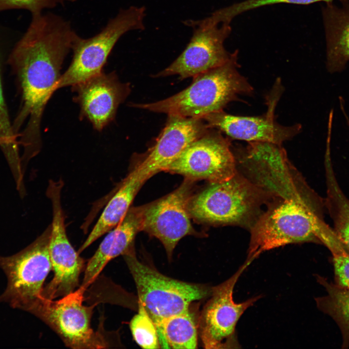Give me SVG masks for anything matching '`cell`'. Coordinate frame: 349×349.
<instances>
[{
	"instance_id": "cell-1",
	"label": "cell",
	"mask_w": 349,
	"mask_h": 349,
	"mask_svg": "<svg viewBox=\"0 0 349 349\" xmlns=\"http://www.w3.org/2000/svg\"><path fill=\"white\" fill-rule=\"evenodd\" d=\"M78 36L70 22L58 15H34L9 57L8 63L19 83L22 102L13 128L26 158L39 150L44 111L56 91L62 64Z\"/></svg>"
},
{
	"instance_id": "cell-2",
	"label": "cell",
	"mask_w": 349,
	"mask_h": 349,
	"mask_svg": "<svg viewBox=\"0 0 349 349\" xmlns=\"http://www.w3.org/2000/svg\"><path fill=\"white\" fill-rule=\"evenodd\" d=\"M314 196L300 192L284 196L260 215L252 225L247 259L289 244L320 241L328 246L335 240L323 220L322 202Z\"/></svg>"
},
{
	"instance_id": "cell-3",
	"label": "cell",
	"mask_w": 349,
	"mask_h": 349,
	"mask_svg": "<svg viewBox=\"0 0 349 349\" xmlns=\"http://www.w3.org/2000/svg\"><path fill=\"white\" fill-rule=\"evenodd\" d=\"M238 50L223 64L197 75L182 91L164 99L131 106L168 115L200 118L222 109L240 95L252 94L253 88L238 68Z\"/></svg>"
},
{
	"instance_id": "cell-4",
	"label": "cell",
	"mask_w": 349,
	"mask_h": 349,
	"mask_svg": "<svg viewBox=\"0 0 349 349\" xmlns=\"http://www.w3.org/2000/svg\"><path fill=\"white\" fill-rule=\"evenodd\" d=\"M135 282L138 301L156 326L190 309L191 303L209 297L212 287L166 276L137 258L133 248L123 255Z\"/></svg>"
},
{
	"instance_id": "cell-5",
	"label": "cell",
	"mask_w": 349,
	"mask_h": 349,
	"mask_svg": "<svg viewBox=\"0 0 349 349\" xmlns=\"http://www.w3.org/2000/svg\"><path fill=\"white\" fill-rule=\"evenodd\" d=\"M263 196L260 186L237 172L227 180L210 183L191 196L188 209L190 217L198 222L240 224L255 215Z\"/></svg>"
},
{
	"instance_id": "cell-6",
	"label": "cell",
	"mask_w": 349,
	"mask_h": 349,
	"mask_svg": "<svg viewBox=\"0 0 349 349\" xmlns=\"http://www.w3.org/2000/svg\"><path fill=\"white\" fill-rule=\"evenodd\" d=\"M50 234V225L22 251L11 256L0 255V268L7 280L0 302L30 313L35 308L52 269L48 250Z\"/></svg>"
},
{
	"instance_id": "cell-7",
	"label": "cell",
	"mask_w": 349,
	"mask_h": 349,
	"mask_svg": "<svg viewBox=\"0 0 349 349\" xmlns=\"http://www.w3.org/2000/svg\"><path fill=\"white\" fill-rule=\"evenodd\" d=\"M146 8L131 6L121 9L109 20L97 34L89 38L78 36L72 50L73 57L66 71L61 75L56 90L78 83L100 73L119 39L126 32L145 29Z\"/></svg>"
},
{
	"instance_id": "cell-8",
	"label": "cell",
	"mask_w": 349,
	"mask_h": 349,
	"mask_svg": "<svg viewBox=\"0 0 349 349\" xmlns=\"http://www.w3.org/2000/svg\"><path fill=\"white\" fill-rule=\"evenodd\" d=\"M192 29V34L180 55L167 67L154 77L177 75L181 79L219 67L230 58L224 42L231 32L230 23L223 20L216 11L201 19L183 21Z\"/></svg>"
},
{
	"instance_id": "cell-9",
	"label": "cell",
	"mask_w": 349,
	"mask_h": 349,
	"mask_svg": "<svg viewBox=\"0 0 349 349\" xmlns=\"http://www.w3.org/2000/svg\"><path fill=\"white\" fill-rule=\"evenodd\" d=\"M85 290L80 286L58 300L42 296L31 313L48 325L69 348H105L108 344L104 337L91 327L94 306L83 304Z\"/></svg>"
},
{
	"instance_id": "cell-10",
	"label": "cell",
	"mask_w": 349,
	"mask_h": 349,
	"mask_svg": "<svg viewBox=\"0 0 349 349\" xmlns=\"http://www.w3.org/2000/svg\"><path fill=\"white\" fill-rule=\"evenodd\" d=\"M252 262L247 259L229 279L212 287L209 299L202 311L198 323L205 348H239L235 332L237 324L245 310L260 297L237 303L234 301L233 290L239 277Z\"/></svg>"
},
{
	"instance_id": "cell-11",
	"label": "cell",
	"mask_w": 349,
	"mask_h": 349,
	"mask_svg": "<svg viewBox=\"0 0 349 349\" xmlns=\"http://www.w3.org/2000/svg\"><path fill=\"white\" fill-rule=\"evenodd\" d=\"M63 186L60 180H51L46 191L52 207L48 250L54 275L44 288L42 296L49 299H55L76 290L84 267V260L67 236L61 199Z\"/></svg>"
},
{
	"instance_id": "cell-12",
	"label": "cell",
	"mask_w": 349,
	"mask_h": 349,
	"mask_svg": "<svg viewBox=\"0 0 349 349\" xmlns=\"http://www.w3.org/2000/svg\"><path fill=\"white\" fill-rule=\"evenodd\" d=\"M165 171L210 183L227 180L237 172L229 140L212 127L189 144Z\"/></svg>"
},
{
	"instance_id": "cell-13",
	"label": "cell",
	"mask_w": 349,
	"mask_h": 349,
	"mask_svg": "<svg viewBox=\"0 0 349 349\" xmlns=\"http://www.w3.org/2000/svg\"><path fill=\"white\" fill-rule=\"evenodd\" d=\"M193 182L186 178L173 192L144 206L142 231L159 239L169 259L178 241L195 233L188 209Z\"/></svg>"
},
{
	"instance_id": "cell-14",
	"label": "cell",
	"mask_w": 349,
	"mask_h": 349,
	"mask_svg": "<svg viewBox=\"0 0 349 349\" xmlns=\"http://www.w3.org/2000/svg\"><path fill=\"white\" fill-rule=\"evenodd\" d=\"M283 89L280 81L274 86L267 99L268 110L263 116H235L223 110L210 113L202 119L210 127L217 128L232 139L250 142L270 143L279 145L298 134L300 124L283 126L275 120L274 111Z\"/></svg>"
},
{
	"instance_id": "cell-15",
	"label": "cell",
	"mask_w": 349,
	"mask_h": 349,
	"mask_svg": "<svg viewBox=\"0 0 349 349\" xmlns=\"http://www.w3.org/2000/svg\"><path fill=\"white\" fill-rule=\"evenodd\" d=\"M72 89L74 100L80 107V117L98 131L114 120L118 107L130 92L129 84L121 82L114 72L102 71L72 86Z\"/></svg>"
},
{
	"instance_id": "cell-16",
	"label": "cell",
	"mask_w": 349,
	"mask_h": 349,
	"mask_svg": "<svg viewBox=\"0 0 349 349\" xmlns=\"http://www.w3.org/2000/svg\"><path fill=\"white\" fill-rule=\"evenodd\" d=\"M168 116L154 144L133 168L146 180L159 172L165 171L189 144L210 128L202 119Z\"/></svg>"
},
{
	"instance_id": "cell-17",
	"label": "cell",
	"mask_w": 349,
	"mask_h": 349,
	"mask_svg": "<svg viewBox=\"0 0 349 349\" xmlns=\"http://www.w3.org/2000/svg\"><path fill=\"white\" fill-rule=\"evenodd\" d=\"M144 207H130L119 223L108 232L85 267L81 287L86 289L109 261L133 248L135 238L142 231Z\"/></svg>"
},
{
	"instance_id": "cell-18",
	"label": "cell",
	"mask_w": 349,
	"mask_h": 349,
	"mask_svg": "<svg viewBox=\"0 0 349 349\" xmlns=\"http://www.w3.org/2000/svg\"><path fill=\"white\" fill-rule=\"evenodd\" d=\"M321 7L326 42V66L331 73L340 72L349 62V0Z\"/></svg>"
},
{
	"instance_id": "cell-19",
	"label": "cell",
	"mask_w": 349,
	"mask_h": 349,
	"mask_svg": "<svg viewBox=\"0 0 349 349\" xmlns=\"http://www.w3.org/2000/svg\"><path fill=\"white\" fill-rule=\"evenodd\" d=\"M146 181L133 168L130 171L110 198L93 229L79 249V254L119 223Z\"/></svg>"
},
{
	"instance_id": "cell-20",
	"label": "cell",
	"mask_w": 349,
	"mask_h": 349,
	"mask_svg": "<svg viewBox=\"0 0 349 349\" xmlns=\"http://www.w3.org/2000/svg\"><path fill=\"white\" fill-rule=\"evenodd\" d=\"M324 164L327 187L325 205L332 219L334 233L342 244L349 249V199L336 179L329 145L326 146Z\"/></svg>"
},
{
	"instance_id": "cell-21",
	"label": "cell",
	"mask_w": 349,
	"mask_h": 349,
	"mask_svg": "<svg viewBox=\"0 0 349 349\" xmlns=\"http://www.w3.org/2000/svg\"><path fill=\"white\" fill-rule=\"evenodd\" d=\"M156 328L161 348H197V327L190 309L165 318Z\"/></svg>"
},
{
	"instance_id": "cell-22",
	"label": "cell",
	"mask_w": 349,
	"mask_h": 349,
	"mask_svg": "<svg viewBox=\"0 0 349 349\" xmlns=\"http://www.w3.org/2000/svg\"><path fill=\"white\" fill-rule=\"evenodd\" d=\"M0 138L5 142L2 150L13 172L15 177L22 175L18 151V136L15 133L5 103L0 75Z\"/></svg>"
},
{
	"instance_id": "cell-23",
	"label": "cell",
	"mask_w": 349,
	"mask_h": 349,
	"mask_svg": "<svg viewBox=\"0 0 349 349\" xmlns=\"http://www.w3.org/2000/svg\"><path fill=\"white\" fill-rule=\"evenodd\" d=\"M325 286L328 295L317 299L318 306L332 316L349 334V288L329 285Z\"/></svg>"
},
{
	"instance_id": "cell-24",
	"label": "cell",
	"mask_w": 349,
	"mask_h": 349,
	"mask_svg": "<svg viewBox=\"0 0 349 349\" xmlns=\"http://www.w3.org/2000/svg\"><path fill=\"white\" fill-rule=\"evenodd\" d=\"M138 313L130 322V329L136 343L145 349L160 348L156 326L144 306L138 301Z\"/></svg>"
},
{
	"instance_id": "cell-25",
	"label": "cell",
	"mask_w": 349,
	"mask_h": 349,
	"mask_svg": "<svg viewBox=\"0 0 349 349\" xmlns=\"http://www.w3.org/2000/svg\"><path fill=\"white\" fill-rule=\"evenodd\" d=\"M76 0H0V12L13 9H23L30 11L32 16L41 13L43 10L53 8L66 2Z\"/></svg>"
},
{
	"instance_id": "cell-26",
	"label": "cell",
	"mask_w": 349,
	"mask_h": 349,
	"mask_svg": "<svg viewBox=\"0 0 349 349\" xmlns=\"http://www.w3.org/2000/svg\"><path fill=\"white\" fill-rule=\"evenodd\" d=\"M334 0H245L238 2V10L243 13L254 9L263 6L278 3L294 4L299 5H308L318 2L326 3H332ZM340 2L348 0H338Z\"/></svg>"
},
{
	"instance_id": "cell-27",
	"label": "cell",
	"mask_w": 349,
	"mask_h": 349,
	"mask_svg": "<svg viewBox=\"0 0 349 349\" xmlns=\"http://www.w3.org/2000/svg\"><path fill=\"white\" fill-rule=\"evenodd\" d=\"M345 248L332 252L334 270L339 286L349 288V254Z\"/></svg>"
},
{
	"instance_id": "cell-28",
	"label": "cell",
	"mask_w": 349,
	"mask_h": 349,
	"mask_svg": "<svg viewBox=\"0 0 349 349\" xmlns=\"http://www.w3.org/2000/svg\"><path fill=\"white\" fill-rule=\"evenodd\" d=\"M5 142L4 141L0 138V146L1 147L2 150H3L5 147Z\"/></svg>"
}]
</instances>
